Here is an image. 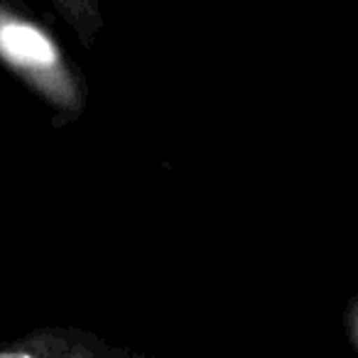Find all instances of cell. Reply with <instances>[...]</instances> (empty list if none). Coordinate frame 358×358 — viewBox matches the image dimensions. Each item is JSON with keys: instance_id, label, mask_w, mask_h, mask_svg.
<instances>
[{"instance_id": "obj_1", "label": "cell", "mask_w": 358, "mask_h": 358, "mask_svg": "<svg viewBox=\"0 0 358 358\" xmlns=\"http://www.w3.org/2000/svg\"><path fill=\"white\" fill-rule=\"evenodd\" d=\"M0 62L37 91L55 110L74 118L86 106L84 76L69 66L66 57L42 27L0 6Z\"/></svg>"}, {"instance_id": "obj_2", "label": "cell", "mask_w": 358, "mask_h": 358, "mask_svg": "<svg viewBox=\"0 0 358 358\" xmlns=\"http://www.w3.org/2000/svg\"><path fill=\"white\" fill-rule=\"evenodd\" d=\"M0 358H148L79 329H42L0 346Z\"/></svg>"}]
</instances>
